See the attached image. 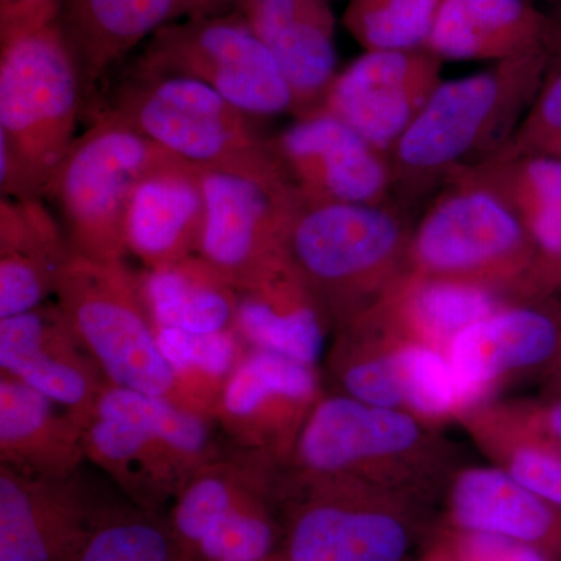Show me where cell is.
<instances>
[{
	"label": "cell",
	"instance_id": "obj_1",
	"mask_svg": "<svg viewBox=\"0 0 561 561\" xmlns=\"http://www.w3.org/2000/svg\"><path fill=\"white\" fill-rule=\"evenodd\" d=\"M437 430L402 409L323 394L278 468L430 507L459 470Z\"/></svg>",
	"mask_w": 561,
	"mask_h": 561
},
{
	"label": "cell",
	"instance_id": "obj_2",
	"mask_svg": "<svg viewBox=\"0 0 561 561\" xmlns=\"http://www.w3.org/2000/svg\"><path fill=\"white\" fill-rule=\"evenodd\" d=\"M552 60L542 51L440 81L390 151L393 187L420 191L507 149Z\"/></svg>",
	"mask_w": 561,
	"mask_h": 561
},
{
	"label": "cell",
	"instance_id": "obj_3",
	"mask_svg": "<svg viewBox=\"0 0 561 561\" xmlns=\"http://www.w3.org/2000/svg\"><path fill=\"white\" fill-rule=\"evenodd\" d=\"M0 191L43 198L76 142L83 80L60 20L0 41Z\"/></svg>",
	"mask_w": 561,
	"mask_h": 561
},
{
	"label": "cell",
	"instance_id": "obj_4",
	"mask_svg": "<svg viewBox=\"0 0 561 561\" xmlns=\"http://www.w3.org/2000/svg\"><path fill=\"white\" fill-rule=\"evenodd\" d=\"M412 230L383 205L301 202L286 253L331 328L341 331L375 308L405 273Z\"/></svg>",
	"mask_w": 561,
	"mask_h": 561
},
{
	"label": "cell",
	"instance_id": "obj_5",
	"mask_svg": "<svg viewBox=\"0 0 561 561\" xmlns=\"http://www.w3.org/2000/svg\"><path fill=\"white\" fill-rule=\"evenodd\" d=\"M411 232L405 272L485 284L513 300L551 298L540 260L515 210L482 181L460 173Z\"/></svg>",
	"mask_w": 561,
	"mask_h": 561
},
{
	"label": "cell",
	"instance_id": "obj_6",
	"mask_svg": "<svg viewBox=\"0 0 561 561\" xmlns=\"http://www.w3.org/2000/svg\"><path fill=\"white\" fill-rule=\"evenodd\" d=\"M216 427L165 398L108 383L84 427V449L130 496L151 504L179 496L195 472L228 454Z\"/></svg>",
	"mask_w": 561,
	"mask_h": 561
},
{
	"label": "cell",
	"instance_id": "obj_7",
	"mask_svg": "<svg viewBox=\"0 0 561 561\" xmlns=\"http://www.w3.org/2000/svg\"><path fill=\"white\" fill-rule=\"evenodd\" d=\"M108 110L154 146L203 171L287 181L272 139L260 135L253 117L190 77L138 68Z\"/></svg>",
	"mask_w": 561,
	"mask_h": 561
},
{
	"label": "cell",
	"instance_id": "obj_8",
	"mask_svg": "<svg viewBox=\"0 0 561 561\" xmlns=\"http://www.w3.org/2000/svg\"><path fill=\"white\" fill-rule=\"evenodd\" d=\"M55 295L80 345L110 386L165 398L190 411L158 346L138 275L124 262L92 261L73 253Z\"/></svg>",
	"mask_w": 561,
	"mask_h": 561
},
{
	"label": "cell",
	"instance_id": "obj_9",
	"mask_svg": "<svg viewBox=\"0 0 561 561\" xmlns=\"http://www.w3.org/2000/svg\"><path fill=\"white\" fill-rule=\"evenodd\" d=\"M286 561H413L435 527L427 507L360 486L278 470Z\"/></svg>",
	"mask_w": 561,
	"mask_h": 561
},
{
	"label": "cell",
	"instance_id": "obj_10",
	"mask_svg": "<svg viewBox=\"0 0 561 561\" xmlns=\"http://www.w3.org/2000/svg\"><path fill=\"white\" fill-rule=\"evenodd\" d=\"M172 157L113 111L102 113L72 144L43 195L57 206L73 253L124 262L133 191L146 173Z\"/></svg>",
	"mask_w": 561,
	"mask_h": 561
},
{
	"label": "cell",
	"instance_id": "obj_11",
	"mask_svg": "<svg viewBox=\"0 0 561 561\" xmlns=\"http://www.w3.org/2000/svg\"><path fill=\"white\" fill-rule=\"evenodd\" d=\"M278 467L228 453L195 472L175 497L172 534L187 561H265L276 545L271 502Z\"/></svg>",
	"mask_w": 561,
	"mask_h": 561
},
{
	"label": "cell",
	"instance_id": "obj_12",
	"mask_svg": "<svg viewBox=\"0 0 561 561\" xmlns=\"http://www.w3.org/2000/svg\"><path fill=\"white\" fill-rule=\"evenodd\" d=\"M138 68L201 81L253 119L295 114L278 62L236 10L165 25Z\"/></svg>",
	"mask_w": 561,
	"mask_h": 561
},
{
	"label": "cell",
	"instance_id": "obj_13",
	"mask_svg": "<svg viewBox=\"0 0 561 561\" xmlns=\"http://www.w3.org/2000/svg\"><path fill=\"white\" fill-rule=\"evenodd\" d=\"M205 221L197 256L245 289L287 256L290 221L300 195L287 181H264L239 173L203 171Z\"/></svg>",
	"mask_w": 561,
	"mask_h": 561
},
{
	"label": "cell",
	"instance_id": "obj_14",
	"mask_svg": "<svg viewBox=\"0 0 561 561\" xmlns=\"http://www.w3.org/2000/svg\"><path fill=\"white\" fill-rule=\"evenodd\" d=\"M323 394L312 365L249 348L221 391L214 421L236 451L279 467Z\"/></svg>",
	"mask_w": 561,
	"mask_h": 561
},
{
	"label": "cell",
	"instance_id": "obj_15",
	"mask_svg": "<svg viewBox=\"0 0 561 561\" xmlns=\"http://www.w3.org/2000/svg\"><path fill=\"white\" fill-rule=\"evenodd\" d=\"M272 147L305 203L383 205L393 187L389 158L327 111L297 117Z\"/></svg>",
	"mask_w": 561,
	"mask_h": 561
},
{
	"label": "cell",
	"instance_id": "obj_16",
	"mask_svg": "<svg viewBox=\"0 0 561 561\" xmlns=\"http://www.w3.org/2000/svg\"><path fill=\"white\" fill-rule=\"evenodd\" d=\"M442 62L430 49L365 50L335 76L320 110L389 158L440 84Z\"/></svg>",
	"mask_w": 561,
	"mask_h": 561
},
{
	"label": "cell",
	"instance_id": "obj_17",
	"mask_svg": "<svg viewBox=\"0 0 561 561\" xmlns=\"http://www.w3.org/2000/svg\"><path fill=\"white\" fill-rule=\"evenodd\" d=\"M541 301H513L461 331L448 348L463 413L493 401L513 379L542 375L559 350V309Z\"/></svg>",
	"mask_w": 561,
	"mask_h": 561
},
{
	"label": "cell",
	"instance_id": "obj_18",
	"mask_svg": "<svg viewBox=\"0 0 561 561\" xmlns=\"http://www.w3.org/2000/svg\"><path fill=\"white\" fill-rule=\"evenodd\" d=\"M0 368L57 402L84 427L108 386L58 305L0 319Z\"/></svg>",
	"mask_w": 561,
	"mask_h": 561
},
{
	"label": "cell",
	"instance_id": "obj_19",
	"mask_svg": "<svg viewBox=\"0 0 561 561\" xmlns=\"http://www.w3.org/2000/svg\"><path fill=\"white\" fill-rule=\"evenodd\" d=\"M76 478L43 481L0 465V561H76L94 519Z\"/></svg>",
	"mask_w": 561,
	"mask_h": 561
},
{
	"label": "cell",
	"instance_id": "obj_20",
	"mask_svg": "<svg viewBox=\"0 0 561 561\" xmlns=\"http://www.w3.org/2000/svg\"><path fill=\"white\" fill-rule=\"evenodd\" d=\"M234 10L271 50L295 101V117L323 105L337 76L328 0H236Z\"/></svg>",
	"mask_w": 561,
	"mask_h": 561
},
{
	"label": "cell",
	"instance_id": "obj_21",
	"mask_svg": "<svg viewBox=\"0 0 561 561\" xmlns=\"http://www.w3.org/2000/svg\"><path fill=\"white\" fill-rule=\"evenodd\" d=\"M445 494V526L496 535L561 561V508L501 468H459Z\"/></svg>",
	"mask_w": 561,
	"mask_h": 561
},
{
	"label": "cell",
	"instance_id": "obj_22",
	"mask_svg": "<svg viewBox=\"0 0 561 561\" xmlns=\"http://www.w3.org/2000/svg\"><path fill=\"white\" fill-rule=\"evenodd\" d=\"M205 221L202 169L172 157L140 179L125 217V243L147 268L197 254Z\"/></svg>",
	"mask_w": 561,
	"mask_h": 561
},
{
	"label": "cell",
	"instance_id": "obj_23",
	"mask_svg": "<svg viewBox=\"0 0 561 561\" xmlns=\"http://www.w3.org/2000/svg\"><path fill=\"white\" fill-rule=\"evenodd\" d=\"M87 459L84 426L20 379L0 376V465L32 479L65 481Z\"/></svg>",
	"mask_w": 561,
	"mask_h": 561
},
{
	"label": "cell",
	"instance_id": "obj_24",
	"mask_svg": "<svg viewBox=\"0 0 561 561\" xmlns=\"http://www.w3.org/2000/svg\"><path fill=\"white\" fill-rule=\"evenodd\" d=\"M234 330L249 348L272 351L316 367L331 328L289 257L239 290Z\"/></svg>",
	"mask_w": 561,
	"mask_h": 561
},
{
	"label": "cell",
	"instance_id": "obj_25",
	"mask_svg": "<svg viewBox=\"0 0 561 561\" xmlns=\"http://www.w3.org/2000/svg\"><path fill=\"white\" fill-rule=\"evenodd\" d=\"M427 49L442 61L553 55L552 20L531 0H443Z\"/></svg>",
	"mask_w": 561,
	"mask_h": 561
},
{
	"label": "cell",
	"instance_id": "obj_26",
	"mask_svg": "<svg viewBox=\"0 0 561 561\" xmlns=\"http://www.w3.org/2000/svg\"><path fill=\"white\" fill-rule=\"evenodd\" d=\"M73 251L43 198L0 201V319L44 305Z\"/></svg>",
	"mask_w": 561,
	"mask_h": 561
},
{
	"label": "cell",
	"instance_id": "obj_27",
	"mask_svg": "<svg viewBox=\"0 0 561 561\" xmlns=\"http://www.w3.org/2000/svg\"><path fill=\"white\" fill-rule=\"evenodd\" d=\"M180 16V0H62L58 20L79 62L84 95Z\"/></svg>",
	"mask_w": 561,
	"mask_h": 561
},
{
	"label": "cell",
	"instance_id": "obj_28",
	"mask_svg": "<svg viewBox=\"0 0 561 561\" xmlns=\"http://www.w3.org/2000/svg\"><path fill=\"white\" fill-rule=\"evenodd\" d=\"M504 297L485 284L405 272L371 309L398 334L448 353L461 331L513 302Z\"/></svg>",
	"mask_w": 561,
	"mask_h": 561
},
{
	"label": "cell",
	"instance_id": "obj_29",
	"mask_svg": "<svg viewBox=\"0 0 561 561\" xmlns=\"http://www.w3.org/2000/svg\"><path fill=\"white\" fill-rule=\"evenodd\" d=\"M504 198L526 228L542 279L552 294L561 284V158L501 151L463 172Z\"/></svg>",
	"mask_w": 561,
	"mask_h": 561
},
{
	"label": "cell",
	"instance_id": "obj_30",
	"mask_svg": "<svg viewBox=\"0 0 561 561\" xmlns=\"http://www.w3.org/2000/svg\"><path fill=\"white\" fill-rule=\"evenodd\" d=\"M138 280L154 330L179 328L195 334L234 330L238 290L197 254L147 268Z\"/></svg>",
	"mask_w": 561,
	"mask_h": 561
},
{
	"label": "cell",
	"instance_id": "obj_31",
	"mask_svg": "<svg viewBox=\"0 0 561 561\" xmlns=\"http://www.w3.org/2000/svg\"><path fill=\"white\" fill-rule=\"evenodd\" d=\"M162 357L175 373L187 409L214 420L228 379L249 346L236 330L195 334L179 328H157Z\"/></svg>",
	"mask_w": 561,
	"mask_h": 561
},
{
	"label": "cell",
	"instance_id": "obj_32",
	"mask_svg": "<svg viewBox=\"0 0 561 561\" xmlns=\"http://www.w3.org/2000/svg\"><path fill=\"white\" fill-rule=\"evenodd\" d=\"M459 421L494 467L561 508L560 451L516 431L490 402L463 413Z\"/></svg>",
	"mask_w": 561,
	"mask_h": 561
},
{
	"label": "cell",
	"instance_id": "obj_33",
	"mask_svg": "<svg viewBox=\"0 0 561 561\" xmlns=\"http://www.w3.org/2000/svg\"><path fill=\"white\" fill-rule=\"evenodd\" d=\"M397 365L404 411L434 427L460 420L463 401L445 351L397 332Z\"/></svg>",
	"mask_w": 561,
	"mask_h": 561
},
{
	"label": "cell",
	"instance_id": "obj_34",
	"mask_svg": "<svg viewBox=\"0 0 561 561\" xmlns=\"http://www.w3.org/2000/svg\"><path fill=\"white\" fill-rule=\"evenodd\" d=\"M443 0H348L343 24L365 50L427 49Z\"/></svg>",
	"mask_w": 561,
	"mask_h": 561
},
{
	"label": "cell",
	"instance_id": "obj_35",
	"mask_svg": "<svg viewBox=\"0 0 561 561\" xmlns=\"http://www.w3.org/2000/svg\"><path fill=\"white\" fill-rule=\"evenodd\" d=\"M76 561H187L172 530L140 515L95 516Z\"/></svg>",
	"mask_w": 561,
	"mask_h": 561
},
{
	"label": "cell",
	"instance_id": "obj_36",
	"mask_svg": "<svg viewBox=\"0 0 561 561\" xmlns=\"http://www.w3.org/2000/svg\"><path fill=\"white\" fill-rule=\"evenodd\" d=\"M505 150L561 158V57H553L540 90Z\"/></svg>",
	"mask_w": 561,
	"mask_h": 561
},
{
	"label": "cell",
	"instance_id": "obj_37",
	"mask_svg": "<svg viewBox=\"0 0 561 561\" xmlns=\"http://www.w3.org/2000/svg\"><path fill=\"white\" fill-rule=\"evenodd\" d=\"M489 402L497 415L516 431L561 453V397Z\"/></svg>",
	"mask_w": 561,
	"mask_h": 561
},
{
	"label": "cell",
	"instance_id": "obj_38",
	"mask_svg": "<svg viewBox=\"0 0 561 561\" xmlns=\"http://www.w3.org/2000/svg\"><path fill=\"white\" fill-rule=\"evenodd\" d=\"M62 0H0V41L58 20Z\"/></svg>",
	"mask_w": 561,
	"mask_h": 561
},
{
	"label": "cell",
	"instance_id": "obj_39",
	"mask_svg": "<svg viewBox=\"0 0 561 561\" xmlns=\"http://www.w3.org/2000/svg\"><path fill=\"white\" fill-rule=\"evenodd\" d=\"M181 16L202 18L234 10L236 0H180Z\"/></svg>",
	"mask_w": 561,
	"mask_h": 561
},
{
	"label": "cell",
	"instance_id": "obj_40",
	"mask_svg": "<svg viewBox=\"0 0 561 561\" xmlns=\"http://www.w3.org/2000/svg\"><path fill=\"white\" fill-rule=\"evenodd\" d=\"M561 321V311H560ZM545 378L546 390H548V397H561V332L559 350H557L556 357L549 365L548 370L542 373Z\"/></svg>",
	"mask_w": 561,
	"mask_h": 561
},
{
	"label": "cell",
	"instance_id": "obj_41",
	"mask_svg": "<svg viewBox=\"0 0 561 561\" xmlns=\"http://www.w3.org/2000/svg\"><path fill=\"white\" fill-rule=\"evenodd\" d=\"M420 561H459V559H457L448 541L437 537L432 538V540L427 542L426 551H424Z\"/></svg>",
	"mask_w": 561,
	"mask_h": 561
},
{
	"label": "cell",
	"instance_id": "obj_42",
	"mask_svg": "<svg viewBox=\"0 0 561 561\" xmlns=\"http://www.w3.org/2000/svg\"><path fill=\"white\" fill-rule=\"evenodd\" d=\"M553 57H561V20H552Z\"/></svg>",
	"mask_w": 561,
	"mask_h": 561
},
{
	"label": "cell",
	"instance_id": "obj_43",
	"mask_svg": "<svg viewBox=\"0 0 561 561\" xmlns=\"http://www.w3.org/2000/svg\"><path fill=\"white\" fill-rule=\"evenodd\" d=\"M557 20H561V9H560L559 18H557Z\"/></svg>",
	"mask_w": 561,
	"mask_h": 561
},
{
	"label": "cell",
	"instance_id": "obj_44",
	"mask_svg": "<svg viewBox=\"0 0 561 561\" xmlns=\"http://www.w3.org/2000/svg\"><path fill=\"white\" fill-rule=\"evenodd\" d=\"M559 291H561V284H560V287H559Z\"/></svg>",
	"mask_w": 561,
	"mask_h": 561
}]
</instances>
